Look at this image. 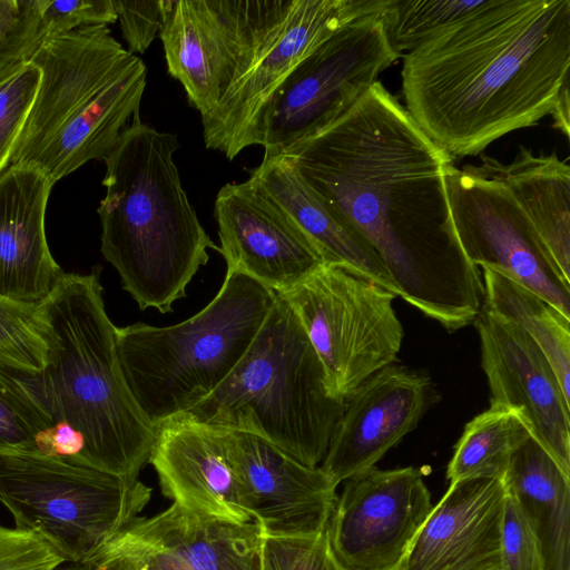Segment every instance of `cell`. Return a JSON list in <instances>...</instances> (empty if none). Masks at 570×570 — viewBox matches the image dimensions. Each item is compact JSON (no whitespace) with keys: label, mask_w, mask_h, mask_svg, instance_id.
<instances>
[{"label":"cell","mask_w":570,"mask_h":570,"mask_svg":"<svg viewBox=\"0 0 570 570\" xmlns=\"http://www.w3.org/2000/svg\"><path fill=\"white\" fill-rule=\"evenodd\" d=\"M248 180L318 248L325 264L343 267L396 294L370 242L304 183L286 156L264 151L261 164L249 170Z\"/></svg>","instance_id":"obj_22"},{"label":"cell","mask_w":570,"mask_h":570,"mask_svg":"<svg viewBox=\"0 0 570 570\" xmlns=\"http://www.w3.org/2000/svg\"><path fill=\"white\" fill-rule=\"evenodd\" d=\"M45 37L90 26H108L118 19L114 0H36Z\"/></svg>","instance_id":"obj_34"},{"label":"cell","mask_w":570,"mask_h":570,"mask_svg":"<svg viewBox=\"0 0 570 570\" xmlns=\"http://www.w3.org/2000/svg\"><path fill=\"white\" fill-rule=\"evenodd\" d=\"M490 406L511 410L570 478V400L540 347L483 306L474 320Z\"/></svg>","instance_id":"obj_15"},{"label":"cell","mask_w":570,"mask_h":570,"mask_svg":"<svg viewBox=\"0 0 570 570\" xmlns=\"http://www.w3.org/2000/svg\"><path fill=\"white\" fill-rule=\"evenodd\" d=\"M505 501L500 480L450 483L397 570H504Z\"/></svg>","instance_id":"obj_20"},{"label":"cell","mask_w":570,"mask_h":570,"mask_svg":"<svg viewBox=\"0 0 570 570\" xmlns=\"http://www.w3.org/2000/svg\"><path fill=\"white\" fill-rule=\"evenodd\" d=\"M46 363L40 372L56 423L82 441L76 463L138 479L156 428L135 401L104 303L100 267L65 273L39 304Z\"/></svg>","instance_id":"obj_3"},{"label":"cell","mask_w":570,"mask_h":570,"mask_svg":"<svg viewBox=\"0 0 570 570\" xmlns=\"http://www.w3.org/2000/svg\"><path fill=\"white\" fill-rule=\"evenodd\" d=\"M38 307L0 295L1 362L35 373L43 370L47 345Z\"/></svg>","instance_id":"obj_30"},{"label":"cell","mask_w":570,"mask_h":570,"mask_svg":"<svg viewBox=\"0 0 570 570\" xmlns=\"http://www.w3.org/2000/svg\"><path fill=\"white\" fill-rule=\"evenodd\" d=\"M479 167L511 191L561 275L570 282V167L553 151L520 147L511 163L481 154Z\"/></svg>","instance_id":"obj_25"},{"label":"cell","mask_w":570,"mask_h":570,"mask_svg":"<svg viewBox=\"0 0 570 570\" xmlns=\"http://www.w3.org/2000/svg\"><path fill=\"white\" fill-rule=\"evenodd\" d=\"M431 397L426 374L396 364L379 370L345 397L321 469L338 485L375 466L419 425Z\"/></svg>","instance_id":"obj_17"},{"label":"cell","mask_w":570,"mask_h":570,"mask_svg":"<svg viewBox=\"0 0 570 570\" xmlns=\"http://www.w3.org/2000/svg\"><path fill=\"white\" fill-rule=\"evenodd\" d=\"M63 562L37 533L0 524V570H56Z\"/></svg>","instance_id":"obj_35"},{"label":"cell","mask_w":570,"mask_h":570,"mask_svg":"<svg viewBox=\"0 0 570 570\" xmlns=\"http://www.w3.org/2000/svg\"><path fill=\"white\" fill-rule=\"evenodd\" d=\"M148 463L161 492L197 514L233 523L255 522L229 453V430L187 413L156 426Z\"/></svg>","instance_id":"obj_18"},{"label":"cell","mask_w":570,"mask_h":570,"mask_svg":"<svg viewBox=\"0 0 570 570\" xmlns=\"http://www.w3.org/2000/svg\"><path fill=\"white\" fill-rule=\"evenodd\" d=\"M229 453L253 520L267 535L323 532L337 485L321 466H307L255 434L229 430Z\"/></svg>","instance_id":"obj_19"},{"label":"cell","mask_w":570,"mask_h":570,"mask_svg":"<svg viewBox=\"0 0 570 570\" xmlns=\"http://www.w3.org/2000/svg\"><path fill=\"white\" fill-rule=\"evenodd\" d=\"M552 117L554 127L561 130L566 136L570 132V97L569 82L564 83L554 105Z\"/></svg>","instance_id":"obj_38"},{"label":"cell","mask_w":570,"mask_h":570,"mask_svg":"<svg viewBox=\"0 0 570 570\" xmlns=\"http://www.w3.org/2000/svg\"><path fill=\"white\" fill-rule=\"evenodd\" d=\"M489 0H391L384 20L390 43L403 57Z\"/></svg>","instance_id":"obj_29"},{"label":"cell","mask_w":570,"mask_h":570,"mask_svg":"<svg viewBox=\"0 0 570 570\" xmlns=\"http://www.w3.org/2000/svg\"><path fill=\"white\" fill-rule=\"evenodd\" d=\"M261 570H341L325 529L316 534H263Z\"/></svg>","instance_id":"obj_32"},{"label":"cell","mask_w":570,"mask_h":570,"mask_svg":"<svg viewBox=\"0 0 570 570\" xmlns=\"http://www.w3.org/2000/svg\"><path fill=\"white\" fill-rule=\"evenodd\" d=\"M482 306L497 317L520 327L551 364L570 400V318L529 288L483 267Z\"/></svg>","instance_id":"obj_26"},{"label":"cell","mask_w":570,"mask_h":570,"mask_svg":"<svg viewBox=\"0 0 570 570\" xmlns=\"http://www.w3.org/2000/svg\"><path fill=\"white\" fill-rule=\"evenodd\" d=\"M502 557L504 570H543L538 540L523 513L508 494L502 525Z\"/></svg>","instance_id":"obj_36"},{"label":"cell","mask_w":570,"mask_h":570,"mask_svg":"<svg viewBox=\"0 0 570 570\" xmlns=\"http://www.w3.org/2000/svg\"><path fill=\"white\" fill-rule=\"evenodd\" d=\"M122 37L130 53H144L159 35L168 0H114Z\"/></svg>","instance_id":"obj_37"},{"label":"cell","mask_w":570,"mask_h":570,"mask_svg":"<svg viewBox=\"0 0 570 570\" xmlns=\"http://www.w3.org/2000/svg\"><path fill=\"white\" fill-rule=\"evenodd\" d=\"M502 483L538 540L543 570H570V478L528 435L514 448Z\"/></svg>","instance_id":"obj_24"},{"label":"cell","mask_w":570,"mask_h":570,"mask_svg":"<svg viewBox=\"0 0 570 570\" xmlns=\"http://www.w3.org/2000/svg\"><path fill=\"white\" fill-rule=\"evenodd\" d=\"M528 435L518 413L490 406L465 424L448 464V481H502L514 448Z\"/></svg>","instance_id":"obj_27"},{"label":"cell","mask_w":570,"mask_h":570,"mask_svg":"<svg viewBox=\"0 0 570 570\" xmlns=\"http://www.w3.org/2000/svg\"><path fill=\"white\" fill-rule=\"evenodd\" d=\"M29 60L40 83L9 166L36 169L56 184L110 155L139 114L147 68L108 26L45 37Z\"/></svg>","instance_id":"obj_5"},{"label":"cell","mask_w":570,"mask_h":570,"mask_svg":"<svg viewBox=\"0 0 570 570\" xmlns=\"http://www.w3.org/2000/svg\"><path fill=\"white\" fill-rule=\"evenodd\" d=\"M432 508L417 468L352 475L326 528L335 561L341 570H397Z\"/></svg>","instance_id":"obj_14"},{"label":"cell","mask_w":570,"mask_h":570,"mask_svg":"<svg viewBox=\"0 0 570 570\" xmlns=\"http://www.w3.org/2000/svg\"><path fill=\"white\" fill-rule=\"evenodd\" d=\"M345 406L326 384L322 363L298 318L276 298L252 344L226 380L185 412L255 434L307 466H320Z\"/></svg>","instance_id":"obj_6"},{"label":"cell","mask_w":570,"mask_h":570,"mask_svg":"<svg viewBox=\"0 0 570 570\" xmlns=\"http://www.w3.org/2000/svg\"><path fill=\"white\" fill-rule=\"evenodd\" d=\"M56 570H89L85 564L82 563H71L69 562V564L62 567V568H58Z\"/></svg>","instance_id":"obj_39"},{"label":"cell","mask_w":570,"mask_h":570,"mask_svg":"<svg viewBox=\"0 0 570 570\" xmlns=\"http://www.w3.org/2000/svg\"><path fill=\"white\" fill-rule=\"evenodd\" d=\"M278 153L370 242L397 296L449 331L474 322L484 289L446 199L453 158L380 81L333 122Z\"/></svg>","instance_id":"obj_1"},{"label":"cell","mask_w":570,"mask_h":570,"mask_svg":"<svg viewBox=\"0 0 570 570\" xmlns=\"http://www.w3.org/2000/svg\"><path fill=\"white\" fill-rule=\"evenodd\" d=\"M40 70L30 60L0 75V175L9 167L17 139L33 104Z\"/></svg>","instance_id":"obj_31"},{"label":"cell","mask_w":570,"mask_h":570,"mask_svg":"<svg viewBox=\"0 0 570 570\" xmlns=\"http://www.w3.org/2000/svg\"><path fill=\"white\" fill-rule=\"evenodd\" d=\"M120 531L174 554L191 570H261L263 531L256 522L214 519L173 502L153 517H136Z\"/></svg>","instance_id":"obj_23"},{"label":"cell","mask_w":570,"mask_h":570,"mask_svg":"<svg viewBox=\"0 0 570 570\" xmlns=\"http://www.w3.org/2000/svg\"><path fill=\"white\" fill-rule=\"evenodd\" d=\"M227 269L275 293L286 291L325 264L318 248L248 179L224 185L214 203Z\"/></svg>","instance_id":"obj_16"},{"label":"cell","mask_w":570,"mask_h":570,"mask_svg":"<svg viewBox=\"0 0 570 570\" xmlns=\"http://www.w3.org/2000/svg\"><path fill=\"white\" fill-rule=\"evenodd\" d=\"M56 424L40 372L0 361V454L40 453V438Z\"/></svg>","instance_id":"obj_28"},{"label":"cell","mask_w":570,"mask_h":570,"mask_svg":"<svg viewBox=\"0 0 570 570\" xmlns=\"http://www.w3.org/2000/svg\"><path fill=\"white\" fill-rule=\"evenodd\" d=\"M21 14H22V12H21ZM21 14L13 22H11L10 24L1 27L0 28V35L4 33V32L9 31L11 28H13L16 26V23L20 20Z\"/></svg>","instance_id":"obj_40"},{"label":"cell","mask_w":570,"mask_h":570,"mask_svg":"<svg viewBox=\"0 0 570 570\" xmlns=\"http://www.w3.org/2000/svg\"><path fill=\"white\" fill-rule=\"evenodd\" d=\"M89 570H191L174 554L135 540L120 530L82 562Z\"/></svg>","instance_id":"obj_33"},{"label":"cell","mask_w":570,"mask_h":570,"mask_svg":"<svg viewBox=\"0 0 570 570\" xmlns=\"http://www.w3.org/2000/svg\"><path fill=\"white\" fill-rule=\"evenodd\" d=\"M276 293L226 271L215 297L197 314L170 326L117 327V348L128 387L154 426L189 411L210 395L240 361Z\"/></svg>","instance_id":"obj_7"},{"label":"cell","mask_w":570,"mask_h":570,"mask_svg":"<svg viewBox=\"0 0 570 570\" xmlns=\"http://www.w3.org/2000/svg\"><path fill=\"white\" fill-rule=\"evenodd\" d=\"M390 0H294L245 72L217 107L202 117L205 146L233 159L256 145L263 112L291 71L353 20L384 12Z\"/></svg>","instance_id":"obj_13"},{"label":"cell","mask_w":570,"mask_h":570,"mask_svg":"<svg viewBox=\"0 0 570 570\" xmlns=\"http://www.w3.org/2000/svg\"><path fill=\"white\" fill-rule=\"evenodd\" d=\"M53 183L28 167L0 175V295L40 304L63 271L48 246L46 210Z\"/></svg>","instance_id":"obj_21"},{"label":"cell","mask_w":570,"mask_h":570,"mask_svg":"<svg viewBox=\"0 0 570 570\" xmlns=\"http://www.w3.org/2000/svg\"><path fill=\"white\" fill-rule=\"evenodd\" d=\"M387 9L353 20L291 71L263 112L256 145L278 153L320 131L377 81L400 58L387 37Z\"/></svg>","instance_id":"obj_10"},{"label":"cell","mask_w":570,"mask_h":570,"mask_svg":"<svg viewBox=\"0 0 570 570\" xmlns=\"http://www.w3.org/2000/svg\"><path fill=\"white\" fill-rule=\"evenodd\" d=\"M277 295L298 318L334 397L345 399L396 361L404 331L393 308L395 293L323 264Z\"/></svg>","instance_id":"obj_9"},{"label":"cell","mask_w":570,"mask_h":570,"mask_svg":"<svg viewBox=\"0 0 570 570\" xmlns=\"http://www.w3.org/2000/svg\"><path fill=\"white\" fill-rule=\"evenodd\" d=\"M294 0H168L159 32L169 75L209 115Z\"/></svg>","instance_id":"obj_11"},{"label":"cell","mask_w":570,"mask_h":570,"mask_svg":"<svg viewBox=\"0 0 570 570\" xmlns=\"http://www.w3.org/2000/svg\"><path fill=\"white\" fill-rule=\"evenodd\" d=\"M151 488L59 456L0 454V502L16 527L82 563L147 505Z\"/></svg>","instance_id":"obj_8"},{"label":"cell","mask_w":570,"mask_h":570,"mask_svg":"<svg viewBox=\"0 0 570 570\" xmlns=\"http://www.w3.org/2000/svg\"><path fill=\"white\" fill-rule=\"evenodd\" d=\"M570 0H489L403 56L405 109L452 158L551 115L570 82Z\"/></svg>","instance_id":"obj_2"},{"label":"cell","mask_w":570,"mask_h":570,"mask_svg":"<svg viewBox=\"0 0 570 570\" xmlns=\"http://www.w3.org/2000/svg\"><path fill=\"white\" fill-rule=\"evenodd\" d=\"M176 135L137 114L104 160L106 188L97 213L101 253L140 309L173 311L196 273L218 252L183 188Z\"/></svg>","instance_id":"obj_4"},{"label":"cell","mask_w":570,"mask_h":570,"mask_svg":"<svg viewBox=\"0 0 570 570\" xmlns=\"http://www.w3.org/2000/svg\"><path fill=\"white\" fill-rule=\"evenodd\" d=\"M444 183L455 234L469 262L511 278L570 318V282L508 187L474 165H449Z\"/></svg>","instance_id":"obj_12"}]
</instances>
